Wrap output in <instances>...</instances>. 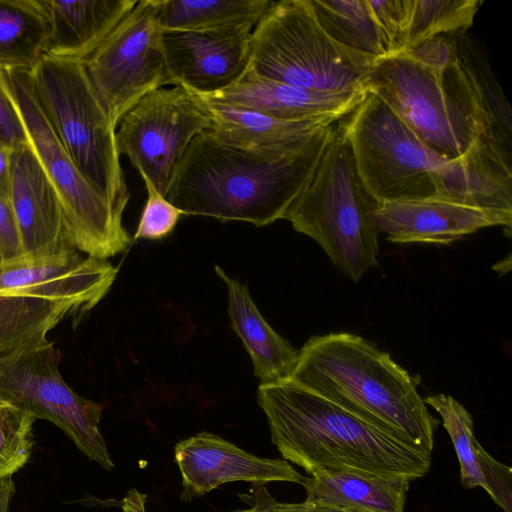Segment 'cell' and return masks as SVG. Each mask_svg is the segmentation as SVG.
Masks as SVG:
<instances>
[{"label":"cell","instance_id":"cell-21","mask_svg":"<svg viewBox=\"0 0 512 512\" xmlns=\"http://www.w3.org/2000/svg\"><path fill=\"white\" fill-rule=\"evenodd\" d=\"M424 403L441 416L459 465L462 485L480 487L504 512H512V469L493 458L477 441L471 414L446 394L429 395Z\"/></svg>","mask_w":512,"mask_h":512},{"label":"cell","instance_id":"cell-36","mask_svg":"<svg viewBox=\"0 0 512 512\" xmlns=\"http://www.w3.org/2000/svg\"><path fill=\"white\" fill-rule=\"evenodd\" d=\"M14 149L0 143V196L10 200L11 157Z\"/></svg>","mask_w":512,"mask_h":512},{"label":"cell","instance_id":"cell-32","mask_svg":"<svg viewBox=\"0 0 512 512\" xmlns=\"http://www.w3.org/2000/svg\"><path fill=\"white\" fill-rule=\"evenodd\" d=\"M404 53L430 68H444L458 58L456 34L434 36Z\"/></svg>","mask_w":512,"mask_h":512},{"label":"cell","instance_id":"cell-13","mask_svg":"<svg viewBox=\"0 0 512 512\" xmlns=\"http://www.w3.org/2000/svg\"><path fill=\"white\" fill-rule=\"evenodd\" d=\"M203 101L182 86L162 87L140 99L116 128L118 152L166 196L172 174L192 140L210 129Z\"/></svg>","mask_w":512,"mask_h":512},{"label":"cell","instance_id":"cell-25","mask_svg":"<svg viewBox=\"0 0 512 512\" xmlns=\"http://www.w3.org/2000/svg\"><path fill=\"white\" fill-rule=\"evenodd\" d=\"M315 17L338 44L373 57L393 55L368 0H309Z\"/></svg>","mask_w":512,"mask_h":512},{"label":"cell","instance_id":"cell-14","mask_svg":"<svg viewBox=\"0 0 512 512\" xmlns=\"http://www.w3.org/2000/svg\"><path fill=\"white\" fill-rule=\"evenodd\" d=\"M254 24L206 30H162L170 86L197 95L219 92L236 82L250 60Z\"/></svg>","mask_w":512,"mask_h":512},{"label":"cell","instance_id":"cell-27","mask_svg":"<svg viewBox=\"0 0 512 512\" xmlns=\"http://www.w3.org/2000/svg\"><path fill=\"white\" fill-rule=\"evenodd\" d=\"M482 0H411L405 51L441 34L465 33Z\"/></svg>","mask_w":512,"mask_h":512},{"label":"cell","instance_id":"cell-12","mask_svg":"<svg viewBox=\"0 0 512 512\" xmlns=\"http://www.w3.org/2000/svg\"><path fill=\"white\" fill-rule=\"evenodd\" d=\"M160 0H140L83 63L117 128L145 95L169 85L158 13Z\"/></svg>","mask_w":512,"mask_h":512},{"label":"cell","instance_id":"cell-37","mask_svg":"<svg viewBox=\"0 0 512 512\" xmlns=\"http://www.w3.org/2000/svg\"><path fill=\"white\" fill-rule=\"evenodd\" d=\"M280 503L281 512H373L352 507L310 505L304 501L301 503Z\"/></svg>","mask_w":512,"mask_h":512},{"label":"cell","instance_id":"cell-28","mask_svg":"<svg viewBox=\"0 0 512 512\" xmlns=\"http://www.w3.org/2000/svg\"><path fill=\"white\" fill-rule=\"evenodd\" d=\"M460 60L471 74L482 100L503 137L511 143V110L484 55L465 33L456 34Z\"/></svg>","mask_w":512,"mask_h":512},{"label":"cell","instance_id":"cell-33","mask_svg":"<svg viewBox=\"0 0 512 512\" xmlns=\"http://www.w3.org/2000/svg\"><path fill=\"white\" fill-rule=\"evenodd\" d=\"M0 143L17 149L29 145L27 134L22 119L0 84Z\"/></svg>","mask_w":512,"mask_h":512},{"label":"cell","instance_id":"cell-38","mask_svg":"<svg viewBox=\"0 0 512 512\" xmlns=\"http://www.w3.org/2000/svg\"><path fill=\"white\" fill-rule=\"evenodd\" d=\"M15 494V484L12 476L0 479V512H11L10 503Z\"/></svg>","mask_w":512,"mask_h":512},{"label":"cell","instance_id":"cell-35","mask_svg":"<svg viewBox=\"0 0 512 512\" xmlns=\"http://www.w3.org/2000/svg\"><path fill=\"white\" fill-rule=\"evenodd\" d=\"M253 485V501L249 509L233 511V512H280L277 507V501L268 493L263 484Z\"/></svg>","mask_w":512,"mask_h":512},{"label":"cell","instance_id":"cell-39","mask_svg":"<svg viewBox=\"0 0 512 512\" xmlns=\"http://www.w3.org/2000/svg\"><path fill=\"white\" fill-rule=\"evenodd\" d=\"M123 510L124 512H146L142 495L136 490H132L123 502Z\"/></svg>","mask_w":512,"mask_h":512},{"label":"cell","instance_id":"cell-5","mask_svg":"<svg viewBox=\"0 0 512 512\" xmlns=\"http://www.w3.org/2000/svg\"><path fill=\"white\" fill-rule=\"evenodd\" d=\"M367 89L441 157L456 161L489 156L511 161V144L489 114L459 54L440 69L427 67L404 52L379 58Z\"/></svg>","mask_w":512,"mask_h":512},{"label":"cell","instance_id":"cell-22","mask_svg":"<svg viewBox=\"0 0 512 512\" xmlns=\"http://www.w3.org/2000/svg\"><path fill=\"white\" fill-rule=\"evenodd\" d=\"M215 272L226 284L231 326L250 355L254 374L264 384L288 381L299 351L266 322L245 285L217 265Z\"/></svg>","mask_w":512,"mask_h":512},{"label":"cell","instance_id":"cell-15","mask_svg":"<svg viewBox=\"0 0 512 512\" xmlns=\"http://www.w3.org/2000/svg\"><path fill=\"white\" fill-rule=\"evenodd\" d=\"M174 454L182 477L184 500L204 495L230 482L302 485L305 479L284 459L253 455L206 431L178 442Z\"/></svg>","mask_w":512,"mask_h":512},{"label":"cell","instance_id":"cell-10","mask_svg":"<svg viewBox=\"0 0 512 512\" xmlns=\"http://www.w3.org/2000/svg\"><path fill=\"white\" fill-rule=\"evenodd\" d=\"M0 84L14 103L29 146L59 197L70 246L106 260L123 252L131 242L123 215L88 183L65 151L38 105L30 71L0 68Z\"/></svg>","mask_w":512,"mask_h":512},{"label":"cell","instance_id":"cell-16","mask_svg":"<svg viewBox=\"0 0 512 512\" xmlns=\"http://www.w3.org/2000/svg\"><path fill=\"white\" fill-rule=\"evenodd\" d=\"M380 233L394 243L447 245L479 229L511 228L512 216L444 197L379 202Z\"/></svg>","mask_w":512,"mask_h":512},{"label":"cell","instance_id":"cell-6","mask_svg":"<svg viewBox=\"0 0 512 512\" xmlns=\"http://www.w3.org/2000/svg\"><path fill=\"white\" fill-rule=\"evenodd\" d=\"M118 269L77 250L0 263V357L48 343L68 317L80 319L108 293Z\"/></svg>","mask_w":512,"mask_h":512},{"label":"cell","instance_id":"cell-34","mask_svg":"<svg viewBox=\"0 0 512 512\" xmlns=\"http://www.w3.org/2000/svg\"><path fill=\"white\" fill-rule=\"evenodd\" d=\"M24 256L22 241L10 200L0 196V257L7 262Z\"/></svg>","mask_w":512,"mask_h":512},{"label":"cell","instance_id":"cell-2","mask_svg":"<svg viewBox=\"0 0 512 512\" xmlns=\"http://www.w3.org/2000/svg\"><path fill=\"white\" fill-rule=\"evenodd\" d=\"M342 123L357 172L378 202L444 197L491 211L512 206V174L498 160H447L424 145L375 94Z\"/></svg>","mask_w":512,"mask_h":512},{"label":"cell","instance_id":"cell-31","mask_svg":"<svg viewBox=\"0 0 512 512\" xmlns=\"http://www.w3.org/2000/svg\"><path fill=\"white\" fill-rule=\"evenodd\" d=\"M393 55L404 52L411 0H368Z\"/></svg>","mask_w":512,"mask_h":512},{"label":"cell","instance_id":"cell-8","mask_svg":"<svg viewBox=\"0 0 512 512\" xmlns=\"http://www.w3.org/2000/svg\"><path fill=\"white\" fill-rule=\"evenodd\" d=\"M377 58L348 49L318 23L309 0L271 1L250 38L255 74L318 91L366 92Z\"/></svg>","mask_w":512,"mask_h":512},{"label":"cell","instance_id":"cell-17","mask_svg":"<svg viewBox=\"0 0 512 512\" xmlns=\"http://www.w3.org/2000/svg\"><path fill=\"white\" fill-rule=\"evenodd\" d=\"M10 203L24 256H49L74 249L66 238L59 197L29 145L12 152Z\"/></svg>","mask_w":512,"mask_h":512},{"label":"cell","instance_id":"cell-11","mask_svg":"<svg viewBox=\"0 0 512 512\" xmlns=\"http://www.w3.org/2000/svg\"><path fill=\"white\" fill-rule=\"evenodd\" d=\"M52 342L0 357V401L58 426L89 459L114 468L99 424L102 406L77 394L59 371Z\"/></svg>","mask_w":512,"mask_h":512},{"label":"cell","instance_id":"cell-29","mask_svg":"<svg viewBox=\"0 0 512 512\" xmlns=\"http://www.w3.org/2000/svg\"><path fill=\"white\" fill-rule=\"evenodd\" d=\"M36 418L0 401V479L12 476L30 458Z\"/></svg>","mask_w":512,"mask_h":512},{"label":"cell","instance_id":"cell-7","mask_svg":"<svg viewBox=\"0 0 512 512\" xmlns=\"http://www.w3.org/2000/svg\"><path fill=\"white\" fill-rule=\"evenodd\" d=\"M378 207L357 172L341 119L311 182L283 219L315 240L338 270L356 282L377 265Z\"/></svg>","mask_w":512,"mask_h":512},{"label":"cell","instance_id":"cell-3","mask_svg":"<svg viewBox=\"0 0 512 512\" xmlns=\"http://www.w3.org/2000/svg\"><path fill=\"white\" fill-rule=\"evenodd\" d=\"M288 381L432 454L438 420L420 397L417 381L364 338L347 332L310 338Z\"/></svg>","mask_w":512,"mask_h":512},{"label":"cell","instance_id":"cell-9","mask_svg":"<svg viewBox=\"0 0 512 512\" xmlns=\"http://www.w3.org/2000/svg\"><path fill=\"white\" fill-rule=\"evenodd\" d=\"M36 100L58 140L88 183L121 215L130 199L116 127L83 61L44 55L30 71Z\"/></svg>","mask_w":512,"mask_h":512},{"label":"cell","instance_id":"cell-24","mask_svg":"<svg viewBox=\"0 0 512 512\" xmlns=\"http://www.w3.org/2000/svg\"><path fill=\"white\" fill-rule=\"evenodd\" d=\"M49 37L41 0H0V68L31 71L46 55Z\"/></svg>","mask_w":512,"mask_h":512},{"label":"cell","instance_id":"cell-23","mask_svg":"<svg viewBox=\"0 0 512 512\" xmlns=\"http://www.w3.org/2000/svg\"><path fill=\"white\" fill-rule=\"evenodd\" d=\"M410 479L358 471L320 473L305 477V503L352 507L373 512H404Z\"/></svg>","mask_w":512,"mask_h":512},{"label":"cell","instance_id":"cell-1","mask_svg":"<svg viewBox=\"0 0 512 512\" xmlns=\"http://www.w3.org/2000/svg\"><path fill=\"white\" fill-rule=\"evenodd\" d=\"M337 123L288 150L235 147L207 129L189 144L165 197L185 215L270 225L311 182Z\"/></svg>","mask_w":512,"mask_h":512},{"label":"cell","instance_id":"cell-19","mask_svg":"<svg viewBox=\"0 0 512 512\" xmlns=\"http://www.w3.org/2000/svg\"><path fill=\"white\" fill-rule=\"evenodd\" d=\"M200 99L210 116L212 133L220 141L244 149L297 148L341 120L327 116L286 119L251 108Z\"/></svg>","mask_w":512,"mask_h":512},{"label":"cell","instance_id":"cell-40","mask_svg":"<svg viewBox=\"0 0 512 512\" xmlns=\"http://www.w3.org/2000/svg\"><path fill=\"white\" fill-rule=\"evenodd\" d=\"M0 263H1V257H0Z\"/></svg>","mask_w":512,"mask_h":512},{"label":"cell","instance_id":"cell-30","mask_svg":"<svg viewBox=\"0 0 512 512\" xmlns=\"http://www.w3.org/2000/svg\"><path fill=\"white\" fill-rule=\"evenodd\" d=\"M147 198L137 225L134 240H161L175 229L185 213L171 203L146 177H141Z\"/></svg>","mask_w":512,"mask_h":512},{"label":"cell","instance_id":"cell-26","mask_svg":"<svg viewBox=\"0 0 512 512\" xmlns=\"http://www.w3.org/2000/svg\"><path fill=\"white\" fill-rule=\"evenodd\" d=\"M271 0H160L162 30H206L256 24Z\"/></svg>","mask_w":512,"mask_h":512},{"label":"cell","instance_id":"cell-20","mask_svg":"<svg viewBox=\"0 0 512 512\" xmlns=\"http://www.w3.org/2000/svg\"><path fill=\"white\" fill-rule=\"evenodd\" d=\"M138 0H41L50 21L46 55L84 61Z\"/></svg>","mask_w":512,"mask_h":512},{"label":"cell","instance_id":"cell-18","mask_svg":"<svg viewBox=\"0 0 512 512\" xmlns=\"http://www.w3.org/2000/svg\"><path fill=\"white\" fill-rule=\"evenodd\" d=\"M366 92L318 91L267 79L249 68L232 85L197 95L212 102L251 108L286 119L333 117L343 119L365 98Z\"/></svg>","mask_w":512,"mask_h":512},{"label":"cell","instance_id":"cell-4","mask_svg":"<svg viewBox=\"0 0 512 512\" xmlns=\"http://www.w3.org/2000/svg\"><path fill=\"white\" fill-rule=\"evenodd\" d=\"M258 402L271 441L286 461L310 476L358 471L382 476H424L431 455L367 424L332 402L285 381L260 384Z\"/></svg>","mask_w":512,"mask_h":512}]
</instances>
